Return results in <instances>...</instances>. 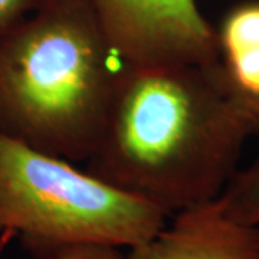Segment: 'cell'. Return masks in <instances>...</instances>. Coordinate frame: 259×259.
Listing matches in <instances>:
<instances>
[{
	"label": "cell",
	"instance_id": "cell-1",
	"mask_svg": "<svg viewBox=\"0 0 259 259\" xmlns=\"http://www.w3.org/2000/svg\"><path fill=\"white\" fill-rule=\"evenodd\" d=\"M253 133L221 59L124 64L87 171L175 214L222 193Z\"/></svg>",
	"mask_w": 259,
	"mask_h": 259
},
{
	"label": "cell",
	"instance_id": "cell-2",
	"mask_svg": "<svg viewBox=\"0 0 259 259\" xmlns=\"http://www.w3.org/2000/svg\"><path fill=\"white\" fill-rule=\"evenodd\" d=\"M122 65L90 0H47L0 40V134L87 161Z\"/></svg>",
	"mask_w": 259,
	"mask_h": 259
},
{
	"label": "cell",
	"instance_id": "cell-3",
	"mask_svg": "<svg viewBox=\"0 0 259 259\" xmlns=\"http://www.w3.org/2000/svg\"><path fill=\"white\" fill-rule=\"evenodd\" d=\"M168 216L68 160L0 134V233L19 236L30 253L71 242L134 248Z\"/></svg>",
	"mask_w": 259,
	"mask_h": 259
},
{
	"label": "cell",
	"instance_id": "cell-4",
	"mask_svg": "<svg viewBox=\"0 0 259 259\" xmlns=\"http://www.w3.org/2000/svg\"><path fill=\"white\" fill-rule=\"evenodd\" d=\"M124 64H209L221 59L218 32L196 0H90Z\"/></svg>",
	"mask_w": 259,
	"mask_h": 259
},
{
	"label": "cell",
	"instance_id": "cell-5",
	"mask_svg": "<svg viewBox=\"0 0 259 259\" xmlns=\"http://www.w3.org/2000/svg\"><path fill=\"white\" fill-rule=\"evenodd\" d=\"M127 259H259V226L232 221L216 197L175 213Z\"/></svg>",
	"mask_w": 259,
	"mask_h": 259
},
{
	"label": "cell",
	"instance_id": "cell-6",
	"mask_svg": "<svg viewBox=\"0 0 259 259\" xmlns=\"http://www.w3.org/2000/svg\"><path fill=\"white\" fill-rule=\"evenodd\" d=\"M222 64L231 81L248 97L259 95V2L228 13L218 32Z\"/></svg>",
	"mask_w": 259,
	"mask_h": 259
},
{
	"label": "cell",
	"instance_id": "cell-7",
	"mask_svg": "<svg viewBox=\"0 0 259 259\" xmlns=\"http://www.w3.org/2000/svg\"><path fill=\"white\" fill-rule=\"evenodd\" d=\"M218 199L232 221L259 226V160L245 170H236Z\"/></svg>",
	"mask_w": 259,
	"mask_h": 259
},
{
	"label": "cell",
	"instance_id": "cell-8",
	"mask_svg": "<svg viewBox=\"0 0 259 259\" xmlns=\"http://www.w3.org/2000/svg\"><path fill=\"white\" fill-rule=\"evenodd\" d=\"M37 259H127L118 246L97 242H71L51 245L32 253Z\"/></svg>",
	"mask_w": 259,
	"mask_h": 259
},
{
	"label": "cell",
	"instance_id": "cell-9",
	"mask_svg": "<svg viewBox=\"0 0 259 259\" xmlns=\"http://www.w3.org/2000/svg\"><path fill=\"white\" fill-rule=\"evenodd\" d=\"M47 0H0V40L35 13Z\"/></svg>",
	"mask_w": 259,
	"mask_h": 259
},
{
	"label": "cell",
	"instance_id": "cell-10",
	"mask_svg": "<svg viewBox=\"0 0 259 259\" xmlns=\"http://www.w3.org/2000/svg\"><path fill=\"white\" fill-rule=\"evenodd\" d=\"M245 97H246V100H248L250 112H252V115L255 117V121H256V125H258L259 130V95L258 97H248V95H245Z\"/></svg>",
	"mask_w": 259,
	"mask_h": 259
},
{
	"label": "cell",
	"instance_id": "cell-11",
	"mask_svg": "<svg viewBox=\"0 0 259 259\" xmlns=\"http://www.w3.org/2000/svg\"><path fill=\"white\" fill-rule=\"evenodd\" d=\"M13 238V233L9 231L3 232V233H0V253H2V250L6 248V245L9 243V241Z\"/></svg>",
	"mask_w": 259,
	"mask_h": 259
}]
</instances>
